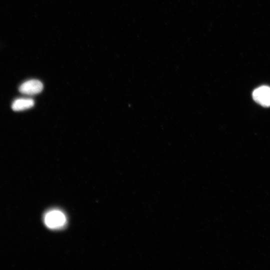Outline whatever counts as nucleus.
I'll return each mask as SVG.
<instances>
[{"instance_id": "f257e3e1", "label": "nucleus", "mask_w": 270, "mask_h": 270, "mask_svg": "<svg viewBox=\"0 0 270 270\" xmlns=\"http://www.w3.org/2000/svg\"><path fill=\"white\" fill-rule=\"evenodd\" d=\"M46 225L51 229L62 228L66 222V217L64 214L59 210H51L48 212L44 217Z\"/></svg>"}, {"instance_id": "f03ea898", "label": "nucleus", "mask_w": 270, "mask_h": 270, "mask_svg": "<svg viewBox=\"0 0 270 270\" xmlns=\"http://www.w3.org/2000/svg\"><path fill=\"white\" fill-rule=\"evenodd\" d=\"M42 83L38 80H30L23 82L19 87V91L24 94L34 95L40 93L43 90Z\"/></svg>"}, {"instance_id": "7ed1b4c3", "label": "nucleus", "mask_w": 270, "mask_h": 270, "mask_svg": "<svg viewBox=\"0 0 270 270\" xmlns=\"http://www.w3.org/2000/svg\"><path fill=\"white\" fill-rule=\"evenodd\" d=\"M254 100L264 106H270V87L262 86L255 89L252 92Z\"/></svg>"}, {"instance_id": "20e7f679", "label": "nucleus", "mask_w": 270, "mask_h": 270, "mask_svg": "<svg viewBox=\"0 0 270 270\" xmlns=\"http://www.w3.org/2000/svg\"><path fill=\"white\" fill-rule=\"evenodd\" d=\"M34 104V102L32 99L20 98L13 102L12 108L14 111H21L31 108Z\"/></svg>"}]
</instances>
